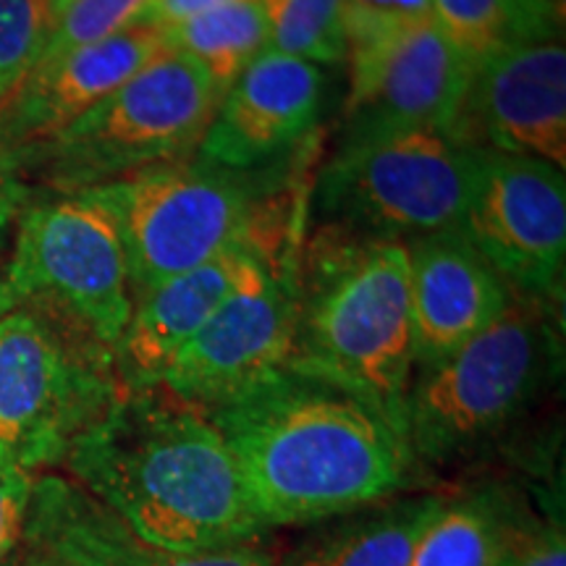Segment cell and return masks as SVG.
Returning <instances> with one entry per match:
<instances>
[{"label": "cell", "instance_id": "9c48e42d", "mask_svg": "<svg viewBox=\"0 0 566 566\" xmlns=\"http://www.w3.org/2000/svg\"><path fill=\"white\" fill-rule=\"evenodd\" d=\"M9 307L38 302L87 331L116 354L134 296L122 233L92 189L27 200L0 279Z\"/></svg>", "mask_w": 566, "mask_h": 566}, {"label": "cell", "instance_id": "3957f363", "mask_svg": "<svg viewBox=\"0 0 566 566\" xmlns=\"http://www.w3.org/2000/svg\"><path fill=\"white\" fill-rule=\"evenodd\" d=\"M296 296L294 365L363 396L401 433L415 375L407 244L323 223L300 244Z\"/></svg>", "mask_w": 566, "mask_h": 566}, {"label": "cell", "instance_id": "52a82bcc", "mask_svg": "<svg viewBox=\"0 0 566 566\" xmlns=\"http://www.w3.org/2000/svg\"><path fill=\"white\" fill-rule=\"evenodd\" d=\"M480 147L436 126L346 132L315 189L328 223L365 237L412 242L459 231Z\"/></svg>", "mask_w": 566, "mask_h": 566}, {"label": "cell", "instance_id": "30bf717a", "mask_svg": "<svg viewBox=\"0 0 566 566\" xmlns=\"http://www.w3.org/2000/svg\"><path fill=\"white\" fill-rule=\"evenodd\" d=\"M296 254L300 239L292 231L268 244L242 283L181 346L160 386L205 412L292 367L300 342Z\"/></svg>", "mask_w": 566, "mask_h": 566}, {"label": "cell", "instance_id": "7a4b0ae2", "mask_svg": "<svg viewBox=\"0 0 566 566\" xmlns=\"http://www.w3.org/2000/svg\"><path fill=\"white\" fill-rule=\"evenodd\" d=\"M63 470L134 533L184 556L260 546V522L229 446L168 388H122Z\"/></svg>", "mask_w": 566, "mask_h": 566}, {"label": "cell", "instance_id": "f1b7e54d", "mask_svg": "<svg viewBox=\"0 0 566 566\" xmlns=\"http://www.w3.org/2000/svg\"><path fill=\"white\" fill-rule=\"evenodd\" d=\"M30 184L19 171L17 155L0 139V260L11 247L13 229H17L19 212L30 200Z\"/></svg>", "mask_w": 566, "mask_h": 566}, {"label": "cell", "instance_id": "5bb4252c", "mask_svg": "<svg viewBox=\"0 0 566 566\" xmlns=\"http://www.w3.org/2000/svg\"><path fill=\"white\" fill-rule=\"evenodd\" d=\"M19 566H273L260 546L184 556L134 533L80 483L55 472L34 475L24 527L13 548Z\"/></svg>", "mask_w": 566, "mask_h": 566}, {"label": "cell", "instance_id": "7c38bea8", "mask_svg": "<svg viewBox=\"0 0 566 566\" xmlns=\"http://www.w3.org/2000/svg\"><path fill=\"white\" fill-rule=\"evenodd\" d=\"M454 132L472 147L546 160L564 171V42L512 45L478 61Z\"/></svg>", "mask_w": 566, "mask_h": 566}, {"label": "cell", "instance_id": "1f68e13d", "mask_svg": "<svg viewBox=\"0 0 566 566\" xmlns=\"http://www.w3.org/2000/svg\"><path fill=\"white\" fill-rule=\"evenodd\" d=\"M6 310H9V304H6V300H3V294H0V315L6 313Z\"/></svg>", "mask_w": 566, "mask_h": 566}, {"label": "cell", "instance_id": "cb8c5ba5", "mask_svg": "<svg viewBox=\"0 0 566 566\" xmlns=\"http://www.w3.org/2000/svg\"><path fill=\"white\" fill-rule=\"evenodd\" d=\"M55 27V0H0V108L38 66Z\"/></svg>", "mask_w": 566, "mask_h": 566}, {"label": "cell", "instance_id": "f546056e", "mask_svg": "<svg viewBox=\"0 0 566 566\" xmlns=\"http://www.w3.org/2000/svg\"><path fill=\"white\" fill-rule=\"evenodd\" d=\"M226 3H231V0H150L147 11L142 13L139 24H150L158 27V30H166V27L179 24L184 19L200 17V13L212 11Z\"/></svg>", "mask_w": 566, "mask_h": 566}, {"label": "cell", "instance_id": "4316f807", "mask_svg": "<svg viewBox=\"0 0 566 566\" xmlns=\"http://www.w3.org/2000/svg\"><path fill=\"white\" fill-rule=\"evenodd\" d=\"M495 566H566L564 520L551 514L546 520L530 514L506 543Z\"/></svg>", "mask_w": 566, "mask_h": 566}, {"label": "cell", "instance_id": "6da1fadb", "mask_svg": "<svg viewBox=\"0 0 566 566\" xmlns=\"http://www.w3.org/2000/svg\"><path fill=\"white\" fill-rule=\"evenodd\" d=\"M268 530L317 525L407 493L417 464L370 401L304 367H283L205 409Z\"/></svg>", "mask_w": 566, "mask_h": 566}, {"label": "cell", "instance_id": "484cf974", "mask_svg": "<svg viewBox=\"0 0 566 566\" xmlns=\"http://www.w3.org/2000/svg\"><path fill=\"white\" fill-rule=\"evenodd\" d=\"M430 19V0H342L346 55Z\"/></svg>", "mask_w": 566, "mask_h": 566}, {"label": "cell", "instance_id": "e0dca14e", "mask_svg": "<svg viewBox=\"0 0 566 566\" xmlns=\"http://www.w3.org/2000/svg\"><path fill=\"white\" fill-rule=\"evenodd\" d=\"M166 48L158 27L134 24L108 40L38 63L0 108V139L13 155L53 139L158 59Z\"/></svg>", "mask_w": 566, "mask_h": 566}, {"label": "cell", "instance_id": "4dcf8cb0", "mask_svg": "<svg viewBox=\"0 0 566 566\" xmlns=\"http://www.w3.org/2000/svg\"><path fill=\"white\" fill-rule=\"evenodd\" d=\"M546 3L554 9V13L558 19H564V11H566V0H546Z\"/></svg>", "mask_w": 566, "mask_h": 566}, {"label": "cell", "instance_id": "7402d4cb", "mask_svg": "<svg viewBox=\"0 0 566 566\" xmlns=\"http://www.w3.org/2000/svg\"><path fill=\"white\" fill-rule=\"evenodd\" d=\"M436 27L475 66L495 51L562 40L564 19L546 0H430Z\"/></svg>", "mask_w": 566, "mask_h": 566}, {"label": "cell", "instance_id": "d4e9b609", "mask_svg": "<svg viewBox=\"0 0 566 566\" xmlns=\"http://www.w3.org/2000/svg\"><path fill=\"white\" fill-rule=\"evenodd\" d=\"M150 0H55V27L40 63L139 24Z\"/></svg>", "mask_w": 566, "mask_h": 566}, {"label": "cell", "instance_id": "d6986e66", "mask_svg": "<svg viewBox=\"0 0 566 566\" xmlns=\"http://www.w3.org/2000/svg\"><path fill=\"white\" fill-rule=\"evenodd\" d=\"M446 495L399 493L317 522L273 566H407Z\"/></svg>", "mask_w": 566, "mask_h": 566}, {"label": "cell", "instance_id": "ba28073f", "mask_svg": "<svg viewBox=\"0 0 566 566\" xmlns=\"http://www.w3.org/2000/svg\"><path fill=\"white\" fill-rule=\"evenodd\" d=\"M252 179L189 158L92 187L118 223L134 302L247 242L271 221L279 202L263 205Z\"/></svg>", "mask_w": 566, "mask_h": 566}, {"label": "cell", "instance_id": "9a60e30c", "mask_svg": "<svg viewBox=\"0 0 566 566\" xmlns=\"http://www.w3.org/2000/svg\"><path fill=\"white\" fill-rule=\"evenodd\" d=\"M323 82L315 63L265 51L218 101L195 158L231 174L268 171L313 134Z\"/></svg>", "mask_w": 566, "mask_h": 566}, {"label": "cell", "instance_id": "4fadbf2b", "mask_svg": "<svg viewBox=\"0 0 566 566\" xmlns=\"http://www.w3.org/2000/svg\"><path fill=\"white\" fill-rule=\"evenodd\" d=\"M346 61L352 71L344 108L346 132L380 126L454 132L472 63L433 19L352 51Z\"/></svg>", "mask_w": 566, "mask_h": 566}, {"label": "cell", "instance_id": "5b68a950", "mask_svg": "<svg viewBox=\"0 0 566 566\" xmlns=\"http://www.w3.org/2000/svg\"><path fill=\"white\" fill-rule=\"evenodd\" d=\"M218 92L192 59L166 48L53 139L19 153L24 181L80 192L142 168L189 160L216 116Z\"/></svg>", "mask_w": 566, "mask_h": 566}, {"label": "cell", "instance_id": "83f0119b", "mask_svg": "<svg viewBox=\"0 0 566 566\" xmlns=\"http://www.w3.org/2000/svg\"><path fill=\"white\" fill-rule=\"evenodd\" d=\"M34 475L0 459V564L9 562L24 527Z\"/></svg>", "mask_w": 566, "mask_h": 566}, {"label": "cell", "instance_id": "277c9868", "mask_svg": "<svg viewBox=\"0 0 566 566\" xmlns=\"http://www.w3.org/2000/svg\"><path fill=\"white\" fill-rule=\"evenodd\" d=\"M554 307L512 294L478 336L417 367L401 417L417 470L472 459L535 405L556 370Z\"/></svg>", "mask_w": 566, "mask_h": 566}, {"label": "cell", "instance_id": "603a6c76", "mask_svg": "<svg viewBox=\"0 0 566 566\" xmlns=\"http://www.w3.org/2000/svg\"><path fill=\"white\" fill-rule=\"evenodd\" d=\"M271 19L268 51L321 63H344L342 0H263Z\"/></svg>", "mask_w": 566, "mask_h": 566}, {"label": "cell", "instance_id": "44dd1931", "mask_svg": "<svg viewBox=\"0 0 566 566\" xmlns=\"http://www.w3.org/2000/svg\"><path fill=\"white\" fill-rule=\"evenodd\" d=\"M166 45L192 59L226 95L254 61L271 48V19L263 0H231L200 17L184 19L163 30Z\"/></svg>", "mask_w": 566, "mask_h": 566}, {"label": "cell", "instance_id": "ac0fdd59", "mask_svg": "<svg viewBox=\"0 0 566 566\" xmlns=\"http://www.w3.org/2000/svg\"><path fill=\"white\" fill-rule=\"evenodd\" d=\"M407 254L417 370L488 328L512 302V292L457 231L412 239Z\"/></svg>", "mask_w": 566, "mask_h": 566}, {"label": "cell", "instance_id": "2e32d148", "mask_svg": "<svg viewBox=\"0 0 566 566\" xmlns=\"http://www.w3.org/2000/svg\"><path fill=\"white\" fill-rule=\"evenodd\" d=\"M289 231H292V221H286V216L279 210L247 242L142 294L134 302L129 325L116 346V373L122 388L158 386L181 346L242 283L265 247Z\"/></svg>", "mask_w": 566, "mask_h": 566}, {"label": "cell", "instance_id": "8fae6325", "mask_svg": "<svg viewBox=\"0 0 566 566\" xmlns=\"http://www.w3.org/2000/svg\"><path fill=\"white\" fill-rule=\"evenodd\" d=\"M509 292L562 304L566 184L562 168L480 147L459 231Z\"/></svg>", "mask_w": 566, "mask_h": 566}, {"label": "cell", "instance_id": "ffe728a7", "mask_svg": "<svg viewBox=\"0 0 566 566\" xmlns=\"http://www.w3.org/2000/svg\"><path fill=\"white\" fill-rule=\"evenodd\" d=\"M527 516L525 501L506 485L446 495L407 566H495Z\"/></svg>", "mask_w": 566, "mask_h": 566}, {"label": "cell", "instance_id": "8992f818", "mask_svg": "<svg viewBox=\"0 0 566 566\" xmlns=\"http://www.w3.org/2000/svg\"><path fill=\"white\" fill-rule=\"evenodd\" d=\"M118 394L116 354L69 317L38 302L0 315V459L61 467Z\"/></svg>", "mask_w": 566, "mask_h": 566}, {"label": "cell", "instance_id": "d6a6232c", "mask_svg": "<svg viewBox=\"0 0 566 566\" xmlns=\"http://www.w3.org/2000/svg\"><path fill=\"white\" fill-rule=\"evenodd\" d=\"M0 566H19L17 562H13V554L9 556V562H3V564H0Z\"/></svg>", "mask_w": 566, "mask_h": 566}]
</instances>
